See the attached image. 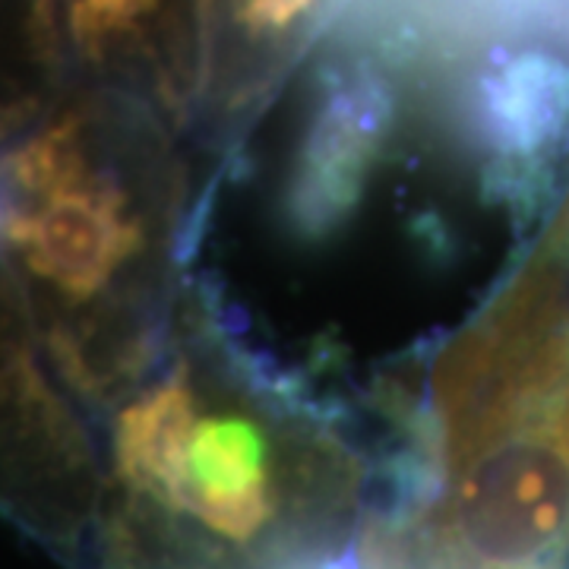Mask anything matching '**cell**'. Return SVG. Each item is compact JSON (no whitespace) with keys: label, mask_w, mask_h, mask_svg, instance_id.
I'll use <instances>...</instances> for the list:
<instances>
[{"label":"cell","mask_w":569,"mask_h":569,"mask_svg":"<svg viewBox=\"0 0 569 569\" xmlns=\"http://www.w3.org/2000/svg\"><path fill=\"white\" fill-rule=\"evenodd\" d=\"M7 231L41 279L73 298L96 295L140 244V231L123 216L114 190L86 178L44 197V209L32 219L13 212Z\"/></svg>","instance_id":"6da1fadb"},{"label":"cell","mask_w":569,"mask_h":569,"mask_svg":"<svg viewBox=\"0 0 569 569\" xmlns=\"http://www.w3.org/2000/svg\"><path fill=\"white\" fill-rule=\"evenodd\" d=\"M149 7L152 0H80L73 10V26L82 41H99L108 32L137 20Z\"/></svg>","instance_id":"277c9868"},{"label":"cell","mask_w":569,"mask_h":569,"mask_svg":"<svg viewBox=\"0 0 569 569\" xmlns=\"http://www.w3.org/2000/svg\"><path fill=\"white\" fill-rule=\"evenodd\" d=\"M485 118L500 149L548 152L569 140V67L550 54H519L485 86Z\"/></svg>","instance_id":"3957f363"},{"label":"cell","mask_w":569,"mask_h":569,"mask_svg":"<svg viewBox=\"0 0 569 569\" xmlns=\"http://www.w3.org/2000/svg\"><path fill=\"white\" fill-rule=\"evenodd\" d=\"M310 0H247V20L263 29H282L298 13L305 10Z\"/></svg>","instance_id":"5b68a950"},{"label":"cell","mask_w":569,"mask_h":569,"mask_svg":"<svg viewBox=\"0 0 569 569\" xmlns=\"http://www.w3.org/2000/svg\"><path fill=\"white\" fill-rule=\"evenodd\" d=\"M377 118L380 99L370 82H351L326 102L307 142L305 168L295 190L298 216L307 224L323 228L355 203Z\"/></svg>","instance_id":"7a4b0ae2"}]
</instances>
